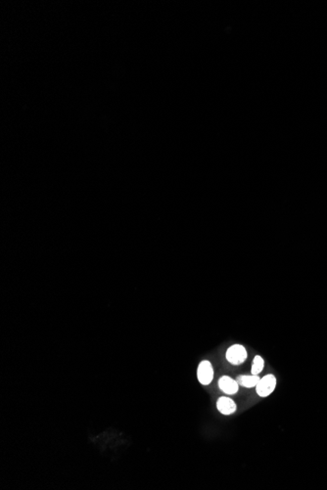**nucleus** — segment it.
I'll return each mask as SVG.
<instances>
[{
  "label": "nucleus",
  "mask_w": 327,
  "mask_h": 490,
  "mask_svg": "<svg viewBox=\"0 0 327 490\" xmlns=\"http://www.w3.org/2000/svg\"><path fill=\"white\" fill-rule=\"evenodd\" d=\"M263 366H264L263 359L260 355H256L254 358V361H253L252 369H251L252 375H259L262 371Z\"/></svg>",
  "instance_id": "nucleus-7"
},
{
  "label": "nucleus",
  "mask_w": 327,
  "mask_h": 490,
  "mask_svg": "<svg viewBox=\"0 0 327 490\" xmlns=\"http://www.w3.org/2000/svg\"><path fill=\"white\" fill-rule=\"evenodd\" d=\"M247 358V351L241 344L231 345L226 351V359L233 365L242 364Z\"/></svg>",
  "instance_id": "nucleus-2"
},
{
  "label": "nucleus",
  "mask_w": 327,
  "mask_h": 490,
  "mask_svg": "<svg viewBox=\"0 0 327 490\" xmlns=\"http://www.w3.org/2000/svg\"><path fill=\"white\" fill-rule=\"evenodd\" d=\"M260 380H261V378L259 377V375H251V376L241 375V376L237 377L236 381L240 385L247 387V388H251V387L256 386Z\"/></svg>",
  "instance_id": "nucleus-6"
},
{
  "label": "nucleus",
  "mask_w": 327,
  "mask_h": 490,
  "mask_svg": "<svg viewBox=\"0 0 327 490\" xmlns=\"http://www.w3.org/2000/svg\"><path fill=\"white\" fill-rule=\"evenodd\" d=\"M219 388L226 394H235L239 389V383L228 376H223L218 381Z\"/></svg>",
  "instance_id": "nucleus-4"
},
{
  "label": "nucleus",
  "mask_w": 327,
  "mask_h": 490,
  "mask_svg": "<svg viewBox=\"0 0 327 490\" xmlns=\"http://www.w3.org/2000/svg\"><path fill=\"white\" fill-rule=\"evenodd\" d=\"M197 377L200 382V383L204 385H208L212 383L213 378H214V370L212 367V364L209 361H202L199 364L198 371H197Z\"/></svg>",
  "instance_id": "nucleus-3"
},
{
  "label": "nucleus",
  "mask_w": 327,
  "mask_h": 490,
  "mask_svg": "<svg viewBox=\"0 0 327 490\" xmlns=\"http://www.w3.org/2000/svg\"><path fill=\"white\" fill-rule=\"evenodd\" d=\"M217 407H218V410L223 415H230L236 411L235 402L232 399H230L229 397H225V396H221L218 399Z\"/></svg>",
  "instance_id": "nucleus-5"
},
{
  "label": "nucleus",
  "mask_w": 327,
  "mask_h": 490,
  "mask_svg": "<svg viewBox=\"0 0 327 490\" xmlns=\"http://www.w3.org/2000/svg\"><path fill=\"white\" fill-rule=\"evenodd\" d=\"M276 386V379L272 374L262 378L256 385V391L261 397H266L273 392Z\"/></svg>",
  "instance_id": "nucleus-1"
}]
</instances>
